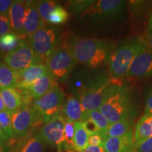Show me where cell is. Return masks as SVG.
Here are the masks:
<instances>
[{"label":"cell","mask_w":152,"mask_h":152,"mask_svg":"<svg viewBox=\"0 0 152 152\" xmlns=\"http://www.w3.org/2000/svg\"><path fill=\"white\" fill-rule=\"evenodd\" d=\"M134 119L128 118L122 121L110 123L104 135L106 139L110 137H118L124 136L131 132H133Z\"/></svg>","instance_id":"obj_21"},{"label":"cell","mask_w":152,"mask_h":152,"mask_svg":"<svg viewBox=\"0 0 152 152\" xmlns=\"http://www.w3.org/2000/svg\"><path fill=\"white\" fill-rule=\"evenodd\" d=\"M152 76V49L144 40L133 59L125 77L144 79Z\"/></svg>","instance_id":"obj_12"},{"label":"cell","mask_w":152,"mask_h":152,"mask_svg":"<svg viewBox=\"0 0 152 152\" xmlns=\"http://www.w3.org/2000/svg\"><path fill=\"white\" fill-rule=\"evenodd\" d=\"M147 4V2L145 1H131V10L134 14H136L137 12L140 13L145 9Z\"/></svg>","instance_id":"obj_36"},{"label":"cell","mask_w":152,"mask_h":152,"mask_svg":"<svg viewBox=\"0 0 152 152\" xmlns=\"http://www.w3.org/2000/svg\"><path fill=\"white\" fill-rule=\"evenodd\" d=\"M11 121L16 139L27 136L33 128L39 126L42 121L39 119L37 111L32 106L21 108L11 113Z\"/></svg>","instance_id":"obj_9"},{"label":"cell","mask_w":152,"mask_h":152,"mask_svg":"<svg viewBox=\"0 0 152 152\" xmlns=\"http://www.w3.org/2000/svg\"><path fill=\"white\" fill-rule=\"evenodd\" d=\"M87 111L81 105L76 96L68 95L65 98L61 114L66 121L72 123H83L87 119Z\"/></svg>","instance_id":"obj_13"},{"label":"cell","mask_w":152,"mask_h":152,"mask_svg":"<svg viewBox=\"0 0 152 152\" xmlns=\"http://www.w3.org/2000/svg\"><path fill=\"white\" fill-rule=\"evenodd\" d=\"M13 140L11 139V140L7 143H2L0 142V152H10L12 146Z\"/></svg>","instance_id":"obj_41"},{"label":"cell","mask_w":152,"mask_h":152,"mask_svg":"<svg viewBox=\"0 0 152 152\" xmlns=\"http://www.w3.org/2000/svg\"><path fill=\"white\" fill-rule=\"evenodd\" d=\"M36 2L37 1H31L26 13L23 28V35L25 37L33 35L38 29L47 24L43 21L38 12Z\"/></svg>","instance_id":"obj_18"},{"label":"cell","mask_w":152,"mask_h":152,"mask_svg":"<svg viewBox=\"0 0 152 152\" xmlns=\"http://www.w3.org/2000/svg\"><path fill=\"white\" fill-rule=\"evenodd\" d=\"M106 140L105 136L102 132L95 133L91 134L88 139V145L90 146H102L105 140Z\"/></svg>","instance_id":"obj_33"},{"label":"cell","mask_w":152,"mask_h":152,"mask_svg":"<svg viewBox=\"0 0 152 152\" xmlns=\"http://www.w3.org/2000/svg\"><path fill=\"white\" fill-rule=\"evenodd\" d=\"M56 83L52 76L47 73L36 80L28 90L34 99H37L48 92Z\"/></svg>","instance_id":"obj_19"},{"label":"cell","mask_w":152,"mask_h":152,"mask_svg":"<svg viewBox=\"0 0 152 152\" xmlns=\"http://www.w3.org/2000/svg\"><path fill=\"white\" fill-rule=\"evenodd\" d=\"M75 134V123L66 121L65 130H64V149L66 151H71L73 149V139Z\"/></svg>","instance_id":"obj_30"},{"label":"cell","mask_w":152,"mask_h":152,"mask_svg":"<svg viewBox=\"0 0 152 152\" xmlns=\"http://www.w3.org/2000/svg\"><path fill=\"white\" fill-rule=\"evenodd\" d=\"M66 121L61 113L53 117L42 127L39 134L45 143L56 147L58 152L64 149Z\"/></svg>","instance_id":"obj_11"},{"label":"cell","mask_w":152,"mask_h":152,"mask_svg":"<svg viewBox=\"0 0 152 152\" xmlns=\"http://www.w3.org/2000/svg\"><path fill=\"white\" fill-rule=\"evenodd\" d=\"M147 45L152 49V13L149 18V26L147 28V39H146Z\"/></svg>","instance_id":"obj_39"},{"label":"cell","mask_w":152,"mask_h":152,"mask_svg":"<svg viewBox=\"0 0 152 152\" xmlns=\"http://www.w3.org/2000/svg\"><path fill=\"white\" fill-rule=\"evenodd\" d=\"M76 64L70 49L64 46H58L45 61L49 74L56 82L67 80Z\"/></svg>","instance_id":"obj_5"},{"label":"cell","mask_w":152,"mask_h":152,"mask_svg":"<svg viewBox=\"0 0 152 152\" xmlns=\"http://www.w3.org/2000/svg\"><path fill=\"white\" fill-rule=\"evenodd\" d=\"M95 1L91 0H77L71 1L68 4V11L70 13L76 14L84 13Z\"/></svg>","instance_id":"obj_31"},{"label":"cell","mask_w":152,"mask_h":152,"mask_svg":"<svg viewBox=\"0 0 152 152\" xmlns=\"http://www.w3.org/2000/svg\"><path fill=\"white\" fill-rule=\"evenodd\" d=\"M145 39L134 37L125 39L115 46L108 61L109 73L111 77L121 80L125 77L133 59Z\"/></svg>","instance_id":"obj_4"},{"label":"cell","mask_w":152,"mask_h":152,"mask_svg":"<svg viewBox=\"0 0 152 152\" xmlns=\"http://www.w3.org/2000/svg\"><path fill=\"white\" fill-rule=\"evenodd\" d=\"M147 115H148V114H147ZM149 115L150 123H151V124L152 125V115Z\"/></svg>","instance_id":"obj_44"},{"label":"cell","mask_w":152,"mask_h":152,"mask_svg":"<svg viewBox=\"0 0 152 152\" xmlns=\"http://www.w3.org/2000/svg\"><path fill=\"white\" fill-rule=\"evenodd\" d=\"M18 73L6 64L0 63V90L14 87L18 80Z\"/></svg>","instance_id":"obj_24"},{"label":"cell","mask_w":152,"mask_h":152,"mask_svg":"<svg viewBox=\"0 0 152 152\" xmlns=\"http://www.w3.org/2000/svg\"><path fill=\"white\" fill-rule=\"evenodd\" d=\"M30 2L31 1H14L9 11L8 16L11 33L16 34L21 37H25L23 35V28L26 13Z\"/></svg>","instance_id":"obj_14"},{"label":"cell","mask_w":152,"mask_h":152,"mask_svg":"<svg viewBox=\"0 0 152 152\" xmlns=\"http://www.w3.org/2000/svg\"><path fill=\"white\" fill-rule=\"evenodd\" d=\"M6 110L11 114L21 109V99L16 87L0 90Z\"/></svg>","instance_id":"obj_20"},{"label":"cell","mask_w":152,"mask_h":152,"mask_svg":"<svg viewBox=\"0 0 152 152\" xmlns=\"http://www.w3.org/2000/svg\"><path fill=\"white\" fill-rule=\"evenodd\" d=\"M133 152H152V137L135 146Z\"/></svg>","instance_id":"obj_35"},{"label":"cell","mask_w":152,"mask_h":152,"mask_svg":"<svg viewBox=\"0 0 152 152\" xmlns=\"http://www.w3.org/2000/svg\"><path fill=\"white\" fill-rule=\"evenodd\" d=\"M11 33L8 15L0 14V37Z\"/></svg>","instance_id":"obj_32"},{"label":"cell","mask_w":152,"mask_h":152,"mask_svg":"<svg viewBox=\"0 0 152 152\" xmlns=\"http://www.w3.org/2000/svg\"><path fill=\"white\" fill-rule=\"evenodd\" d=\"M151 137H152V125L150 123L149 115L147 114H144L135 126L134 132L135 146Z\"/></svg>","instance_id":"obj_22"},{"label":"cell","mask_w":152,"mask_h":152,"mask_svg":"<svg viewBox=\"0 0 152 152\" xmlns=\"http://www.w3.org/2000/svg\"><path fill=\"white\" fill-rule=\"evenodd\" d=\"M65 99V94L58 83L40 98L34 99L32 106L37 111L39 119L46 123L61 113Z\"/></svg>","instance_id":"obj_7"},{"label":"cell","mask_w":152,"mask_h":152,"mask_svg":"<svg viewBox=\"0 0 152 152\" xmlns=\"http://www.w3.org/2000/svg\"><path fill=\"white\" fill-rule=\"evenodd\" d=\"M30 132L18 142H15L14 147L11 146L10 152H45V142L39 134L30 136Z\"/></svg>","instance_id":"obj_17"},{"label":"cell","mask_w":152,"mask_h":152,"mask_svg":"<svg viewBox=\"0 0 152 152\" xmlns=\"http://www.w3.org/2000/svg\"><path fill=\"white\" fill-rule=\"evenodd\" d=\"M87 118L92 121L96 125L100 132L105 134L107 129L109 128L110 123L107 119L104 116V115L99 110L87 111ZM105 136V135H104Z\"/></svg>","instance_id":"obj_26"},{"label":"cell","mask_w":152,"mask_h":152,"mask_svg":"<svg viewBox=\"0 0 152 152\" xmlns=\"http://www.w3.org/2000/svg\"><path fill=\"white\" fill-rule=\"evenodd\" d=\"M28 42L39 62L45 64L47 58L59 45L56 29L45 25L28 37Z\"/></svg>","instance_id":"obj_6"},{"label":"cell","mask_w":152,"mask_h":152,"mask_svg":"<svg viewBox=\"0 0 152 152\" xmlns=\"http://www.w3.org/2000/svg\"><path fill=\"white\" fill-rule=\"evenodd\" d=\"M0 126L10 139H16L13 130L11 113L7 111L0 112Z\"/></svg>","instance_id":"obj_29"},{"label":"cell","mask_w":152,"mask_h":152,"mask_svg":"<svg viewBox=\"0 0 152 152\" xmlns=\"http://www.w3.org/2000/svg\"><path fill=\"white\" fill-rule=\"evenodd\" d=\"M24 38L14 33H8L0 37V50L2 53V55H7L15 50L23 40Z\"/></svg>","instance_id":"obj_25"},{"label":"cell","mask_w":152,"mask_h":152,"mask_svg":"<svg viewBox=\"0 0 152 152\" xmlns=\"http://www.w3.org/2000/svg\"><path fill=\"white\" fill-rule=\"evenodd\" d=\"M83 124H84L85 128L86 129V130L87 131V132L89 133L90 135L95 134V133L100 132L99 130V129L97 128V127L96 126V125H95L92 121H90V120L87 119L86 121L83 122Z\"/></svg>","instance_id":"obj_38"},{"label":"cell","mask_w":152,"mask_h":152,"mask_svg":"<svg viewBox=\"0 0 152 152\" xmlns=\"http://www.w3.org/2000/svg\"><path fill=\"white\" fill-rule=\"evenodd\" d=\"M126 5V1L121 0L95 1L83 14L100 21L115 20L123 14Z\"/></svg>","instance_id":"obj_8"},{"label":"cell","mask_w":152,"mask_h":152,"mask_svg":"<svg viewBox=\"0 0 152 152\" xmlns=\"http://www.w3.org/2000/svg\"><path fill=\"white\" fill-rule=\"evenodd\" d=\"M83 152H106L102 146H90L87 147Z\"/></svg>","instance_id":"obj_40"},{"label":"cell","mask_w":152,"mask_h":152,"mask_svg":"<svg viewBox=\"0 0 152 152\" xmlns=\"http://www.w3.org/2000/svg\"><path fill=\"white\" fill-rule=\"evenodd\" d=\"M56 5L54 1H39L36 2L37 11L44 22L48 23L49 15Z\"/></svg>","instance_id":"obj_28"},{"label":"cell","mask_w":152,"mask_h":152,"mask_svg":"<svg viewBox=\"0 0 152 152\" xmlns=\"http://www.w3.org/2000/svg\"><path fill=\"white\" fill-rule=\"evenodd\" d=\"M145 105H144V114L152 115V85L147 89L145 93Z\"/></svg>","instance_id":"obj_34"},{"label":"cell","mask_w":152,"mask_h":152,"mask_svg":"<svg viewBox=\"0 0 152 152\" xmlns=\"http://www.w3.org/2000/svg\"><path fill=\"white\" fill-rule=\"evenodd\" d=\"M113 78L104 71H95L75 85L77 97L87 111L99 110L104 94Z\"/></svg>","instance_id":"obj_3"},{"label":"cell","mask_w":152,"mask_h":152,"mask_svg":"<svg viewBox=\"0 0 152 152\" xmlns=\"http://www.w3.org/2000/svg\"><path fill=\"white\" fill-rule=\"evenodd\" d=\"M103 147L106 152H133L135 149L134 133L131 132L122 137L107 138Z\"/></svg>","instance_id":"obj_15"},{"label":"cell","mask_w":152,"mask_h":152,"mask_svg":"<svg viewBox=\"0 0 152 152\" xmlns=\"http://www.w3.org/2000/svg\"><path fill=\"white\" fill-rule=\"evenodd\" d=\"M4 64L19 73L30 66L39 64L28 41L23 39L15 50L4 57Z\"/></svg>","instance_id":"obj_10"},{"label":"cell","mask_w":152,"mask_h":152,"mask_svg":"<svg viewBox=\"0 0 152 152\" xmlns=\"http://www.w3.org/2000/svg\"><path fill=\"white\" fill-rule=\"evenodd\" d=\"M11 140V139L9 138V137L7 135L6 133L4 132L2 128L0 126V142H2V143H7Z\"/></svg>","instance_id":"obj_42"},{"label":"cell","mask_w":152,"mask_h":152,"mask_svg":"<svg viewBox=\"0 0 152 152\" xmlns=\"http://www.w3.org/2000/svg\"><path fill=\"white\" fill-rule=\"evenodd\" d=\"M90 134L85 129L83 123H75V134L73 149L77 152H83L88 146Z\"/></svg>","instance_id":"obj_23"},{"label":"cell","mask_w":152,"mask_h":152,"mask_svg":"<svg viewBox=\"0 0 152 152\" xmlns=\"http://www.w3.org/2000/svg\"><path fill=\"white\" fill-rule=\"evenodd\" d=\"M115 45L100 39L72 37L66 47L71 51L76 62L87 67L97 68L108 64Z\"/></svg>","instance_id":"obj_2"},{"label":"cell","mask_w":152,"mask_h":152,"mask_svg":"<svg viewBox=\"0 0 152 152\" xmlns=\"http://www.w3.org/2000/svg\"><path fill=\"white\" fill-rule=\"evenodd\" d=\"M2 53H1V50H0V63H1V57H2Z\"/></svg>","instance_id":"obj_45"},{"label":"cell","mask_w":152,"mask_h":152,"mask_svg":"<svg viewBox=\"0 0 152 152\" xmlns=\"http://www.w3.org/2000/svg\"><path fill=\"white\" fill-rule=\"evenodd\" d=\"M68 11L61 6L57 4L49 15L48 23L51 25L63 24L68 20Z\"/></svg>","instance_id":"obj_27"},{"label":"cell","mask_w":152,"mask_h":152,"mask_svg":"<svg viewBox=\"0 0 152 152\" xmlns=\"http://www.w3.org/2000/svg\"><path fill=\"white\" fill-rule=\"evenodd\" d=\"M68 152H75L74 151H68Z\"/></svg>","instance_id":"obj_46"},{"label":"cell","mask_w":152,"mask_h":152,"mask_svg":"<svg viewBox=\"0 0 152 152\" xmlns=\"http://www.w3.org/2000/svg\"><path fill=\"white\" fill-rule=\"evenodd\" d=\"M99 111L109 123L128 118L134 119L137 109L134 94L121 80L113 78L106 91Z\"/></svg>","instance_id":"obj_1"},{"label":"cell","mask_w":152,"mask_h":152,"mask_svg":"<svg viewBox=\"0 0 152 152\" xmlns=\"http://www.w3.org/2000/svg\"><path fill=\"white\" fill-rule=\"evenodd\" d=\"M5 111H7V110H6L4 104L2 97H1V92H0V112Z\"/></svg>","instance_id":"obj_43"},{"label":"cell","mask_w":152,"mask_h":152,"mask_svg":"<svg viewBox=\"0 0 152 152\" xmlns=\"http://www.w3.org/2000/svg\"><path fill=\"white\" fill-rule=\"evenodd\" d=\"M13 1L12 0H0V14L8 15Z\"/></svg>","instance_id":"obj_37"},{"label":"cell","mask_w":152,"mask_h":152,"mask_svg":"<svg viewBox=\"0 0 152 152\" xmlns=\"http://www.w3.org/2000/svg\"><path fill=\"white\" fill-rule=\"evenodd\" d=\"M48 73L46 65L42 63L35 64L30 66L24 71L19 72L18 75V80L15 87H23V88L29 89L30 85L36 80L47 75Z\"/></svg>","instance_id":"obj_16"}]
</instances>
